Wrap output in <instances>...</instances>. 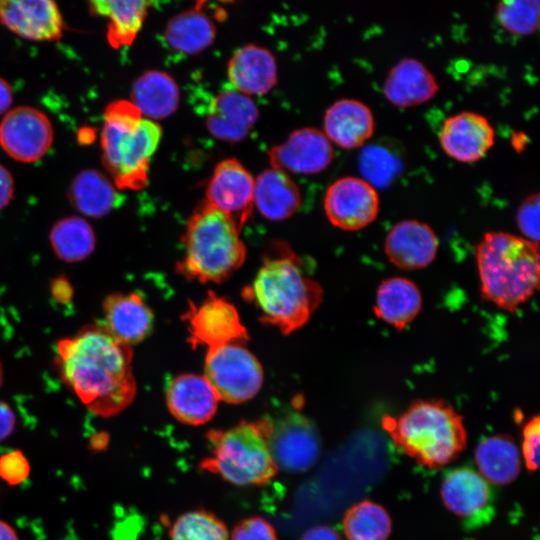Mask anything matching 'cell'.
Returning a JSON list of instances; mask_svg holds the SVG:
<instances>
[{"label": "cell", "instance_id": "603a6c76", "mask_svg": "<svg viewBox=\"0 0 540 540\" xmlns=\"http://www.w3.org/2000/svg\"><path fill=\"white\" fill-rule=\"evenodd\" d=\"M439 90L433 73L423 62L415 58H403L388 72L383 93L393 105L402 108L421 105L435 96Z\"/></svg>", "mask_w": 540, "mask_h": 540}, {"label": "cell", "instance_id": "ac0fdd59", "mask_svg": "<svg viewBox=\"0 0 540 540\" xmlns=\"http://www.w3.org/2000/svg\"><path fill=\"white\" fill-rule=\"evenodd\" d=\"M100 323L115 339L129 346L144 340L153 328L151 309L136 292L114 293L102 305Z\"/></svg>", "mask_w": 540, "mask_h": 540}, {"label": "cell", "instance_id": "e575fe53", "mask_svg": "<svg viewBox=\"0 0 540 540\" xmlns=\"http://www.w3.org/2000/svg\"><path fill=\"white\" fill-rule=\"evenodd\" d=\"M500 25L515 35H529L539 27L540 3L537 0H505L497 4Z\"/></svg>", "mask_w": 540, "mask_h": 540}, {"label": "cell", "instance_id": "74e56055", "mask_svg": "<svg viewBox=\"0 0 540 540\" xmlns=\"http://www.w3.org/2000/svg\"><path fill=\"white\" fill-rule=\"evenodd\" d=\"M539 202V194H531L523 200L516 213V222L524 238L535 243L539 241Z\"/></svg>", "mask_w": 540, "mask_h": 540}, {"label": "cell", "instance_id": "44dd1931", "mask_svg": "<svg viewBox=\"0 0 540 540\" xmlns=\"http://www.w3.org/2000/svg\"><path fill=\"white\" fill-rule=\"evenodd\" d=\"M324 134L344 149L363 146L375 130L373 112L357 99L343 98L331 104L324 115Z\"/></svg>", "mask_w": 540, "mask_h": 540}, {"label": "cell", "instance_id": "277c9868", "mask_svg": "<svg viewBox=\"0 0 540 540\" xmlns=\"http://www.w3.org/2000/svg\"><path fill=\"white\" fill-rule=\"evenodd\" d=\"M382 426L394 444L418 464L440 468L466 447L462 416L442 400H417L396 417L385 416Z\"/></svg>", "mask_w": 540, "mask_h": 540}, {"label": "cell", "instance_id": "f546056e", "mask_svg": "<svg viewBox=\"0 0 540 540\" xmlns=\"http://www.w3.org/2000/svg\"><path fill=\"white\" fill-rule=\"evenodd\" d=\"M479 474L491 483L509 484L520 473V452L507 435H494L482 440L475 450Z\"/></svg>", "mask_w": 540, "mask_h": 540}, {"label": "cell", "instance_id": "4dcf8cb0", "mask_svg": "<svg viewBox=\"0 0 540 540\" xmlns=\"http://www.w3.org/2000/svg\"><path fill=\"white\" fill-rule=\"evenodd\" d=\"M215 36L213 21L200 8L175 15L169 20L164 31L165 41L173 50L190 55L208 48Z\"/></svg>", "mask_w": 540, "mask_h": 540}, {"label": "cell", "instance_id": "8992f818", "mask_svg": "<svg viewBox=\"0 0 540 540\" xmlns=\"http://www.w3.org/2000/svg\"><path fill=\"white\" fill-rule=\"evenodd\" d=\"M240 230L220 210L206 201L188 219L184 256L177 271L202 283L227 279L244 262L246 247Z\"/></svg>", "mask_w": 540, "mask_h": 540}, {"label": "cell", "instance_id": "83f0119b", "mask_svg": "<svg viewBox=\"0 0 540 540\" xmlns=\"http://www.w3.org/2000/svg\"><path fill=\"white\" fill-rule=\"evenodd\" d=\"M71 204L83 215L99 218L118 208L124 196L101 172L85 169L78 173L68 190Z\"/></svg>", "mask_w": 540, "mask_h": 540}, {"label": "cell", "instance_id": "d4e9b609", "mask_svg": "<svg viewBox=\"0 0 540 540\" xmlns=\"http://www.w3.org/2000/svg\"><path fill=\"white\" fill-rule=\"evenodd\" d=\"M421 308L422 295L413 281L397 276L380 283L374 305L378 319L401 330L416 318Z\"/></svg>", "mask_w": 540, "mask_h": 540}, {"label": "cell", "instance_id": "d590c367", "mask_svg": "<svg viewBox=\"0 0 540 540\" xmlns=\"http://www.w3.org/2000/svg\"><path fill=\"white\" fill-rule=\"evenodd\" d=\"M396 168L395 159L382 148L369 147L360 156V169L364 179L374 187L388 183Z\"/></svg>", "mask_w": 540, "mask_h": 540}, {"label": "cell", "instance_id": "ee69618b", "mask_svg": "<svg viewBox=\"0 0 540 540\" xmlns=\"http://www.w3.org/2000/svg\"><path fill=\"white\" fill-rule=\"evenodd\" d=\"M52 295L59 302L66 303L72 296V289L66 279H56L52 283Z\"/></svg>", "mask_w": 540, "mask_h": 540}, {"label": "cell", "instance_id": "4316f807", "mask_svg": "<svg viewBox=\"0 0 540 540\" xmlns=\"http://www.w3.org/2000/svg\"><path fill=\"white\" fill-rule=\"evenodd\" d=\"M131 99L143 117L156 121L176 111L180 91L171 75L160 70H150L134 81Z\"/></svg>", "mask_w": 540, "mask_h": 540}, {"label": "cell", "instance_id": "484cf974", "mask_svg": "<svg viewBox=\"0 0 540 540\" xmlns=\"http://www.w3.org/2000/svg\"><path fill=\"white\" fill-rule=\"evenodd\" d=\"M301 204V193L289 174L272 167L254 182V205L267 219L279 221L292 216Z\"/></svg>", "mask_w": 540, "mask_h": 540}, {"label": "cell", "instance_id": "f6af8a7d", "mask_svg": "<svg viewBox=\"0 0 540 540\" xmlns=\"http://www.w3.org/2000/svg\"><path fill=\"white\" fill-rule=\"evenodd\" d=\"M12 100L13 94L10 85L0 77V115L8 112Z\"/></svg>", "mask_w": 540, "mask_h": 540}, {"label": "cell", "instance_id": "2e32d148", "mask_svg": "<svg viewBox=\"0 0 540 540\" xmlns=\"http://www.w3.org/2000/svg\"><path fill=\"white\" fill-rule=\"evenodd\" d=\"M0 24L32 41H53L62 36L63 18L50 0H0Z\"/></svg>", "mask_w": 540, "mask_h": 540}, {"label": "cell", "instance_id": "7402d4cb", "mask_svg": "<svg viewBox=\"0 0 540 540\" xmlns=\"http://www.w3.org/2000/svg\"><path fill=\"white\" fill-rule=\"evenodd\" d=\"M227 76L234 90L247 96L263 95L277 82L276 60L268 49L248 44L230 58Z\"/></svg>", "mask_w": 540, "mask_h": 540}, {"label": "cell", "instance_id": "3957f363", "mask_svg": "<svg viewBox=\"0 0 540 540\" xmlns=\"http://www.w3.org/2000/svg\"><path fill=\"white\" fill-rule=\"evenodd\" d=\"M485 300L514 312L539 287V244L506 232H487L476 247Z\"/></svg>", "mask_w": 540, "mask_h": 540}, {"label": "cell", "instance_id": "5b68a950", "mask_svg": "<svg viewBox=\"0 0 540 540\" xmlns=\"http://www.w3.org/2000/svg\"><path fill=\"white\" fill-rule=\"evenodd\" d=\"M161 138V126L143 117L131 101L118 100L106 107L102 159L117 189L140 190L148 184L149 163Z\"/></svg>", "mask_w": 540, "mask_h": 540}, {"label": "cell", "instance_id": "ffe728a7", "mask_svg": "<svg viewBox=\"0 0 540 540\" xmlns=\"http://www.w3.org/2000/svg\"><path fill=\"white\" fill-rule=\"evenodd\" d=\"M258 115L252 98L231 88L216 95L210 103L206 127L216 139L238 142L248 135Z\"/></svg>", "mask_w": 540, "mask_h": 540}, {"label": "cell", "instance_id": "c3c4849f", "mask_svg": "<svg viewBox=\"0 0 540 540\" xmlns=\"http://www.w3.org/2000/svg\"><path fill=\"white\" fill-rule=\"evenodd\" d=\"M2 381H3V369H2V365L0 363V386L2 384Z\"/></svg>", "mask_w": 540, "mask_h": 540}, {"label": "cell", "instance_id": "d6986e66", "mask_svg": "<svg viewBox=\"0 0 540 540\" xmlns=\"http://www.w3.org/2000/svg\"><path fill=\"white\" fill-rule=\"evenodd\" d=\"M219 398L204 376L182 374L171 380L166 389L170 413L181 423L201 425L217 410Z\"/></svg>", "mask_w": 540, "mask_h": 540}, {"label": "cell", "instance_id": "1f68e13d", "mask_svg": "<svg viewBox=\"0 0 540 540\" xmlns=\"http://www.w3.org/2000/svg\"><path fill=\"white\" fill-rule=\"evenodd\" d=\"M50 242L55 254L66 262H78L95 248V235L90 224L81 217L59 220L51 229Z\"/></svg>", "mask_w": 540, "mask_h": 540}, {"label": "cell", "instance_id": "30bf717a", "mask_svg": "<svg viewBox=\"0 0 540 540\" xmlns=\"http://www.w3.org/2000/svg\"><path fill=\"white\" fill-rule=\"evenodd\" d=\"M376 188L364 178L344 176L329 185L324 211L332 225L344 231H357L370 225L379 212Z\"/></svg>", "mask_w": 540, "mask_h": 540}, {"label": "cell", "instance_id": "8fae6325", "mask_svg": "<svg viewBox=\"0 0 540 540\" xmlns=\"http://www.w3.org/2000/svg\"><path fill=\"white\" fill-rule=\"evenodd\" d=\"M183 319L194 346L201 344L210 349L249 338L236 307L214 292H209L199 306L190 303Z\"/></svg>", "mask_w": 540, "mask_h": 540}, {"label": "cell", "instance_id": "9a60e30c", "mask_svg": "<svg viewBox=\"0 0 540 540\" xmlns=\"http://www.w3.org/2000/svg\"><path fill=\"white\" fill-rule=\"evenodd\" d=\"M439 142L452 159L473 163L482 159L493 147L495 130L482 114L462 111L445 119Z\"/></svg>", "mask_w": 540, "mask_h": 540}, {"label": "cell", "instance_id": "7dc6e473", "mask_svg": "<svg viewBox=\"0 0 540 540\" xmlns=\"http://www.w3.org/2000/svg\"><path fill=\"white\" fill-rule=\"evenodd\" d=\"M107 440H108L107 435L101 433L100 435H98L97 439L92 440V446L93 448H97V449L103 448L106 446L108 442Z\"/></svg>", "mask_w": 540, "mask_h": 540}, {"label": "cell", "instance_id": "5bb4252c", "mask_svg": "<svg viewBox=\"0 0 540 540\" xmlns=\"http://www.w3.org/2000/svg\"><path fill=\"white\" fill-rule=\"evenodd\" d=\"M270 165L285 173L317 174L334 158L330 140L323 131L305 127L293 131L287 140L268 152Z\"/></svg>", "mask_w": 540, "mask_h": 540}, {"label": "cell", "instance_id": "4fadbf2b", "mask_svg": "<svg viewBox=\"0 0 540 540\" xmlns=\"http://www.w3.org/2000/svg\"><path fill=\"white\" fill-rule=\"evenodd\" d=\"M254 182L250 172L235 158L214 168L206 187V202L223 212L241 230L254 206Z\"/></svg>", "mask_w": 540, "mask_h": 540}, {"label": "cell", "instance_id": "7bdbcfd3", "mask_svg": "<svg viewBox=\"0 0 540 540\" xmlns=\"http://www.w3.org/2000/svg\"><path fill=\"white\" fill-rule=\"evenodd\" d=\"M300 540H341V538L333 528L321 525L307 530Z\"/></svg>", "mask_w": 540, "mask_h": 540}, {"label": "cell", "instance_id": "d6a6232c", "mask_svg": "<svg viewBox=\"0 0 540 540\" xmlns=\"http://www.w3.org/2000/svg\"><path fill=\"white\" fill-rule=\"evenodd\" d=\"M391 529L388 512L372 501L353 505L343 518V530L348 540H387Z\"/></svg>", "mask_w": 540, "mask_h": 540}, {"label": "cell", "instance_id": "bcb514c9", "mask_svg": "<svg viewBox=\"0 0 540 540\" xmlns=\"http://www.w3.org/2000/svg\"><path fill=\"white\" fill-rule=\"evenodd\" d=\"M0 540H19L16 530L6 521L0 519Z\"/></svg>", "mask_w": 540, "mask_h": 540}, {"label": "cell", "instance_id": "f1b7e54d", "mask_svg": "<svg viewBox=\"0 0 540 540\" xmlns=\"http://www.w3.org/2000/svg\"><path fill=\"white\" fill-rule=\"evenodd\" d=\"M92 13L107 19V39L113 48L130 45L140 32L151 2L143 0H95Z\"/></svg>", "mask_w": 540, "mask_h": 540}, {"label": "cell", "instance_id": "52a82bcc", "mask_svg": "<svg viewBox=\"0 0 540 540\" xmlns=\"http://www.w3.org/2000/svg\"><path fill=\"white\" fill-rule=\"evenodd\" d=\"M206 438L211 455L200 462V467L229 483L263 485L278 472L259 420H243L225 430H209Z\"/></svg>", "mask_w": 540, "mask_h": 540}, {"label": "cell", "instance_id": "cb8c5ba5", "mask_svg": "<svg viewBox=\"0 0 540 540\" xmlns=\"http://www.w3.org/2000/svg\"><path fill=\"white\" fill-rule=\"evenodd\" d=\"M444 505L454 514L471 518L484 512L491 501L487 481L470 468H457L449 472L441 484Z\"/></svg>", "mask_w": 540, "mask_h": 540}, {"label": "cell", "instance_id": "e0dca14e", "mask_svg": "<svg viewBox=\"0 0 540 540\" xmlns=\"http://www.w3.org/2000/svg\"><path fill=\"white\" fill-rule=\"evenodd\" d=\"M438 238L426 223L402 220L389 230L384 250L389 261L403 270H417L429 266L438 250Z\"/></svg>", "mask_w": 540, "mask_h": 540}, {"label": "cell", "instance_id": "b9f144b4", "mask_svg": "<svg viewBox=\"0 0 540 540\" xmlns=\"http://www.w3.org/2000/svg\"><path fill=\"white\" fill-rule=\"evenodd\" d=\"M13 194V177L6 167L0 164V210L9 204Z\"/></svg>", "mask_w": 540, "mask_h": 540}, {"label": "cell", "instance_id": "ba28073f", "mask_svg": "<svg viewBox=\"0 0 540 540\" xmlns=\"http://www.w3.org/2000/svg\"><path fill=\"white\" fill-rule=\"evenodd\" d=\"M259 422L278 470L304 472L317 461L321 439L307 417L286 411L277 418L264 416Z\"/></svg>", "mask_w": 540, "mask_h": 540}, {"label": "cell", "instance_id": "f35d334b", "mask_svg": "<svg viewBox=\"0 0 540 540\" xmlns=\"http://www.w3.org/2000/svg\"><path fill=\"white\" fill-rule=\"evenodd\" d=\"M228 540H278L274 527L259 516L246 518L234 527Z\"/></svg>", "mask_w": 540, "mask_h": 540}, {"label": "cell", "instance_id": "7c38bea8", "mask_svg": "<svg viewBox=\"0 0 540 540\" xmlns=\"http://www.w3.org/2000/svg\"><path fill=\"white\" fill-rule=\"evenodd\" d=\"M53 128L40 110L19 106L9 110L0 122V146L14 160L31 163L50 149Z\"/></svg>", "mask_w": 540, "mask_h": 540}, {"label": "cell", "instance_id": "9c48e42d", "mask_svg": "<svg viewBox=\"0 0 540 540\" xmlns=\"http://www.w3.org/2000/svg\"><path fill=\"white\" fill-rule=\"evenodd\" d=\"M204 371L219 400L231 404L253 398L263 382L261 364L240 343L208 349Z\"/></svg>", "mask_w": 540, "mask_h": 540}, {"label": "cell", "instance_id": "6da1fadb", "mask_svg": "<svg viewBox=\"0 0 540 540\" xmlns=\"http://www.w3.org/2000/svg\"><path fill=\"white\" fill-rule=\"evenodd\" d=\"M60 376L95 415L114 416L136 395L131 346L115 339L101 324L82 328L57 344Z\"/></svg>", "mask_w": 540, "mask_h": 540}, {"label": "cell", "instance_id": "ab89813d", "mask_svg": "<svg viewBox=\"0 0 540 540\" xmlns=\"http://www.w3.org/2000/svg\"><path fill=\"white\" fill-rule=\"evenodd\" d=\"M539 416L530 419L523 428L522 454L526 467L535 471L539 465L540 421Z\"/></svg>", "mask_w": 540, "mask_h": 540}, {"label": "cell", "instance_id": "8d00e7d4", "mask_svg": "<svg viewBox=\"0 0 540 540\" xmlns=\"http://www.w3.org/2000/svg\"><path fill=\"white\" fill-rule=\"evenodd\" d=\"M29 474L30 464L21 450L9 451L0 456V479L8 485H19Z\"/></svg>", "mask_w": 540, "mask_h": 540}, {"label": "cell", "instance_id": "836d02e7", "mask_svg": "<svg viewBox=\"0 0 540 540\" xmlns=\"http://www.w3.org/2000/svg\"><path fill=\"white\" fill-rule=\"evenodd\" d=\"M171 540H228L226 525L213 513L195 510L180 515L170 530Z\"/></svg>", "mask_w": 540, "mask_h": 540}, {"label": "cell", "instance_id": "7a4b0ae2", "mask_svg": "<svg viewBox=\"0 0 540 540\" xmlns=\"http://www.w3.org/2000/svg\"><path fill=\"white\" fill-rule=\"evenodd\" d=\"M243 297L255 305L262 322L289 334L310 319L323 300V290L304 271L297 255L277 248L264 258Z\"/></svg>", "mask_w": 540, "mask_h": 540}, {"label": "cell", "instance_id": "60d3db41", "mask_svg": "<svg viewBox=\"0 0 540 540\" xmlns=\"http://www.w3.org/2000/svg\"><path fill=\"white\" fill-rule=\"evenodd\" d=\"M16 426V416L11 407L0 400V442L7 439Z\"/></svg>", "mask_w": 540, "mask_h": 540}]
</instances>
